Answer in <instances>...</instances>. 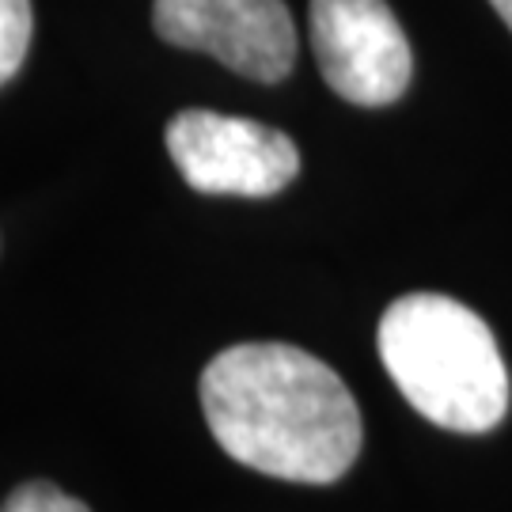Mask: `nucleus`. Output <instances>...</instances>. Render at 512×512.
Instances as JSON below:
<instances>
[{
  "label": "nucleus",
  "mask_w": 512,
  "mask_h": 512,
  "mask_svg": "<svg viewBox=\"0 0 512 512\" xmlns=\"http://www.w3.org/2000/svg\"><path fill=\"white\" fill-rule=\"evenodd\" d=\"M202 410L228 456L285 482L327 486L361 456V410L342 376L285 342H243L202 372Z\"/></svg>",
  "instance_id": "nucleus-1"
},
{
  "label": "nucleus",
  "mask_w": 512,
  "mask_h": 512,
  "mask_svg": "<svg viewBox=\"0 0 512 512\" xmlns=\"http://www.w3.org/2000/svg\"><path fill=\"white\" fill-rule=\"evenodd\" d=\"M376 346L406 403L440 429L490 433L509 414V368L494 330L452 296H399Z\"/></svg>",
  "instance_id": "nucleus-2"
},
{
  "label": "nucleus",
  "mask_w": 512,
  "mask_h": 512,
  "mask_svg": "<svg viewBox=\"0 0 512 512\" xmlns=\"http://www.w3.org/2000/svg\"><path fill=\"white\" fill-rule=\"evenodd\" d=\"M167 152L198 194L270 198L296 179L300 152L281 129L217 110H183L167 122Z\"/></svg>",
  "instance_id": "nucleus-3"
},
{
  "label": "nucleus",
  "mask_w": 512,
  "mask_h": 512,
  "mask_svg": "<svg viewBox=\"0 0 512 512\" xmlns=\"http://www.w3.org/2000/svg\"><path fill=\"white\" fill-rule=\"evenodd\" d=\"M311 50L334 92L387 107L410 88L414 57L387 0H311Z\"/></svg>",
  "instance_id": "nucleus-4"
},
{
  "label": "nucleus",
  "mask_w": 512,
  "mask_h": 512,
  "mask_svg": "<svg viewBox=\"0 0 512 512\" xmlns=\"http://www.w3.org/2000/svg\"><path fill=\"white\" fill-rule=\"evenodd\" d=\"M156 35L217 57L232 73L277 84L296 65V27L285 0H152Z\"/></svg>",
  "instance_id": "nucleus-5"
},
{
  "label": "nucleus",
  "mask_w": 512,
  "mask_h": 512,
  "mask_svg": "<svg viewBox=\"0 0 512 512\" xmlns=\"http://www.w3.org/2000/svg\"><path fill=\"white\" fill-rule=\"evenodd\" d=\"M31 46V0H0V88L19 73Z\"/></svg>",
  "instance_id": "nucleus-6"
},
{
  "label": "nucleus",
  "mask_w": 512,
  "mask_h": 512,
  "mask_svg": "<svg viewBox=\"0 0 512 512\" xmlns=\"http://www.w3.org/2000/svg\"><path fill=\"white\" fill-rule=\"evenodd\" d=\"M0 512H92L84 501L69 497L65 490H57L54 482H23L16 486L8 501L0 505Z\"/></svg>",
  "instance_id": "nucleus-7"
},
{
  "label": "nucleus",
  "mask_w": 512,
  "mask_h": 512,
  "mask_svg": "<svg viewBox=\"0 0 512 512\" xmlns=\"http://www.w3.org/2000/svg\"><path fill=\"white\" fill-rule=\"evenodd\" d=\"M490 4H494L497 16L505 19V23H509V31H512V0H490Z\"/></svg>",
  "instance_id": "nucleus-8"
}]
</instances>
